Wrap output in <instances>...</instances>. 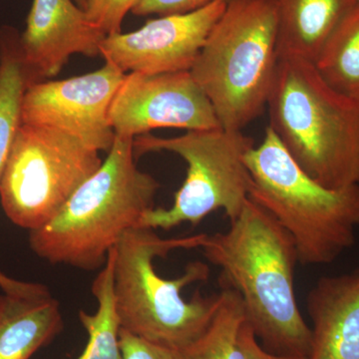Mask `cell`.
I'll list each match as a JSON object with an SVG mask.
<instances>
[{"mask_svg": "<svg viewBox=\"0 0 359 359\" xmlns=\"http://www.w3.org/2000/svg\"><path fill=\"white\" fill-rule=\"evenodd\" d=\"M200 249L221 269V285L240 295L259 344L271 353L306 359L311 330L295 297L299 256L276 219L249 199L228 230L207 233Z\"/></svg>", "mask_w": 359, "mask_h": 359, "instance_id": "obj_1", "label": "cell"}, {"mask_svg": "<svg viewBox=\"0 0 359 359\" xmlns=\"http://www.w3.org/2000/svg\"><path fill=\"white\" fill-rule=\"evenodd\" d=\"M134 138L115 135L95 173L43 226L29 231L35 255L82 271L102 269L125 233L155 208L160 183L136 164Z\"/></svg>", "mask_w": 359, "mask_h": 359, "instance_id": "obj_2", "label": "cell"}, {"mask_svg": "<svg viewBox=\"0 0 359 359\" xmlns=\"http://www.w3.org/2000/svg\"><path fill=\"white\" fill-rule=\"evenodd\" d=\"M207 233L161 238L155 230L138 226L125 233L114 250V297L122 330L179 353L199 339L218 309L219 294L199 292L184 299L189 285L205 282L210 269L192 262L175 278L161 276L155 259L177 250L202 247Z\"/></svg>", "mask_w": 359, "mask_h": 359, "instance_id": "obj_3", "label": "cell"}, {"mask_svg": "<svg viewBox=\"0 0 359 359\" xmlns=\"http://www.w3.org/2000/svg\"><path fill=\"white\" fill-rule=\"evenodd\" d=\"M266 109L269 128L311 178L359 185V103L330 88L313 63L280 57Z\"/></svg>", "mask_w": 359, "mask_h": 359, "instance_id": "obj_4", "label": "cell"}, {"mask_svg": "<svg viewBox=\"0 0 359 359\" xmlns=\"http://www.w3.org/2000/svg\"><path fill=\"white\" fill-rule=\"evenodd\" d=\"M245 163L250 199L289 233L299 264H330L353 247L359 228V185H321L297 165L269 126Z\"/></svg>", "mask_w": 359, "mask_h": 359, "instance_id": "obj_5", "label": "cell"}, {"mask_svg": "<svg viewBox=\"0 0 359 359\" xmlns=\"http://www.w3.org/2000/svg\"><path fill=\"white\" fill-rule=\"evenodd\" d=\"M278 60L275 0H230L190 73L219 126L244 131L266 108Z\"/></svg>", "mask_w": 359, "mask_h": 359, "instance_id": "obj_6", "label": "cell"}, {"mask_svg": "<svg viewBox=\"0 0 359 359\" xmlns=\"http://www.w3.org/2000/svg\"><path fill=\"white\" fill-rule=\"evenodd\" d=\"M255 143L243 131L219 128L187 131L174 138L145 134L135 137L136 159L147 153H174L185 160L187 176L175 194L173 205L154 208L141 226L171 230L180 224L197 226L212 212L237 218L250 199V175L245 157Z\"/></svg>", "mask_w": 359, "mask_h": 359, "instance_id": "obj_7", "label": "cell"}, {"mask_svg": "<svg viewBox=\"0 0 359 359\" xmlns=\"http://www.w3.org/2000/svg\"><path fill=\"white\" fill-rule=\"evenodd\" d=\"M102 162L98 151L65 132L21 123L0 178L2 209L16 226L39 229Z\"/></svg>", "mask_w": 359, "mask_h": 359, "instance_id": "obj_8", "label": "cell"}, {"mask_svg": "<svg viewBox=\"0 0 359 359\" xmlns=\"http://www.w3.org/2000/svg\"><path fill=\"white\" fill-rule=\"evenodd\" d=\"M126 74L105 62L87 74L33 84L23 96L21 122L57 129L108 153L115 139L111 103Z\"/></svg>", "mask_w": 359, "mask_h": 359, "instance_id": "obj_9", "label": "cell"}, {"mask_svg": "<svg viewBox=\"0 0 359 359\" xmlns=\"http://www.w3.org/2000/svg\"><path fill=\"white\" fill-rule=\"evenodd\" d=\"M109 122L115 135L130 138L155 129L197 131L221 127L190 71L128 73L111 103Z\"/></svg>", "mask_w": 359, "mask_h": 359, "instance_id": "obj_10", "label": "cell"}, {"mask_svg": "<svg viewBox=\"0 0 359 359\" xmlns=\"http://www.w3.org/2000/svg\"><path fill=\"white\" fill-rule=\"evenodd\" d=\"M226 4L221 0L192 13L159 16L134 32L108 35L101 57L124 73L190 71Z\"/></svg>", "mask_w": 359, "mask_h": 359, "instance_id": "obj_11", "label": "cell"}, {"mask_svg": "<svg viewBox=\"0 0 359 359\" xmlns=\"http://www.w3.org/2000/svg\"><path fill=\"white\" fill-rule=\"evenodd\" d=\"M107 35L73 0H33L20 32V50L32 85L50 80L71 56H101Z\"/></svg>", "mask_w": 359, "mask_h": 359, "instance_id": "obj_12", "label": "cell"}, {"mask_svg": "<svg viewBox=\"0 0 359 359\" xmlns=\"http://www.w3.org/2000/svg\"><path fill=\"white\" fill-rule=\"evenodd\" d=\"M306 311L311 320L306 359H359V269L318 278Z\"/></svg>", "mask_w": 359, "mask_h": 359, "instance_id": "obj_13", "label": "cell"}, {"mask_svg": "<svg viewBox=\"0 0 359 359\" xmlns=\"http://www.w3.org/2000/svg\"><path fill=\"white\" fill-rule=\"evenodd\" d=\"M65 328L59 302L46 287L0 294V359H30Z\"/></svg>", "mask_w": 359, "mask_h": 359, "instance_id": "obj_14", "label": "cell"}, {"mask_svg": "<svg viewBox=\"0 0 359 359\" xmlns=\"http://www.w3.org/2000/svg\"><path fill=\"white\" fill-rule=\"evenodd\" d=\"M280 57L314 63L355 0H275Z\"/></svg>", "mask_w": 359, "mask_h": 359, "instance_id": "obj_15", "label": "cell"}, {"mask_svg": "<svg viewBox=\"0 0 359 359\" xmlns=\"http://www.w3.org/2000/svg\"><path fill=\"white\" fill-rule=\"evenodd\" d=\"M32 82L23 63L20 32L0 27V178L21 125V106Z\"/></svg>", "mask_w": 359, "mask_h": 359, "instance_id": "obj_16", "label": "cell"}, {"mask_svg": "<svg viewBox=\"0 0 359 359\" xmlns=\"http://www.w3.org/2000/svg\"><path fill=\"white\" fill-rule=\"evenodd\" d=\"M98 308L95 313L79 311V320L88 334L83 353L77 359H124L120 344L121 323L114 297V250L92 283Z\"/></svg>", "mask_w": 359, "mask_h": 359, "instance_id": "obj_17", "label": "cell"}, {"mask_svg": "<svg viewBox=\"0 0 359 359\" xmlns=\"http://www.w3.org/2000/svg\"><path fill=\"white\" fill-rule=\"evenodd\" d=\"M313 65L330 88L359 103V6L337 26Z\"/></svg>", "mask_w": 359, "mask_h": 359, "instance_id": "obj_18", "label": "cell"}, {"mask_svg": "<svg viewBox=\"0 0 359 359\" xmlns=\"http://www.w3.org/2000/svg\"><path fill=\"white\" fill-rule=\"evenodd\" d=\"M218 309L199 339L179 351L180 359H247L241 344L245 323L242 299L235 290L222 285Z\"/></svg>", "mask_w": 359, "mask_h": 359, "instance_id": "obj_19", "label": "cell"}, {"mask_svg": "<svg viewBox=\"0 0 359 359\" xmlns=\"http://www.w3.org/2000/svg\"><path fill=\"white\" fill-rule=\"evenodd\" d=\"M140 0H87L84 11L89 20L106 35L122 32L127 14Z\"/></svg>", "mask_w": 359, "mask_h": 359, "instance_id": "obj_20", "label": "cell"}, {"mask_svg": "<svg viewBox=\"0 0 359 359\" xmlns=\"http://www.w3.org/2000/svg\"><path fill=\"white\" fill-rule=\"evenodd\" d=\"M221 0H140L131 13L136 16L170 15L192 13ZM230 1V0H222Z\"/></svg>", "mask_w": 359, "mask_h": 359, "instance_id": "obj_21", "label": "cell"}, {"mask_svg": "<svg viewBox=\"0 0 359 359\" xmlns=\"http://www.w3.org/2000/svg\"><path fill=\"white\" fill-rule=\"evenodd\" d=\"M120 344L124 359H180L178 353L122 330Z\"/></svg>", "mask_w": 359, "mask_h": 359, "instance_id": "obj_22", "label": "cell"}, {"mask_svg": "<svg viewBox=\"0 0 359 359\" xmlns=\"http://www.w3.org/2000/svg\"><path fill=\"white\" fill-rule=\"evenodd\" d=\"M240 339L241 344H242L247 359H304L278 355V354L269 353L259 344V340L257 339L252 328L245 323L243 325L242 330H241Z\"/></svg>", "mask_w": 359, "mask_h": 359, "instance_id": "obj_23", "label": "cell"}, {"mask_svg": "<svg viewBox=\"0 0 359 359\" xmlns=\"http://www.w3.org/2000/svg\"><path fill=\"white\" fill-rule=\"evenodd\" d=\"M73 1H74L78 6L81 7V8L84 9L85 4H86L87 0H73Z\"/></svg>", "mask_w": 359, "mask_h": 359, "instance_id": "obj_24", "label": "cell"}, {"mask_svg": "<svg viewBox=\"0 0 359 359\" xmlns=\"http://www.w3.org/2000/svg\"><path fill=\"white\" fill-rule=\"evenodd\" d=\"M356 4H358V6H359V0H355Z\"/></svg>", "mask_w": 359, "mask_h": 359, "instance_id": "obj_25", "label": "cell"}, {"mask_svg": "<svg viewBox=\"0 0 359 359\" xmlns=\"http://www.w3.org/2000/svg\"><path fill=\"white\" fill-rule=\"evenodd\" d=\"M0 27H1V25H0Z\"/></svg>", "mask_w": 359, "mask_h": 359, "instance_id": "obj_26", "label": "cell"}]
</instances>
